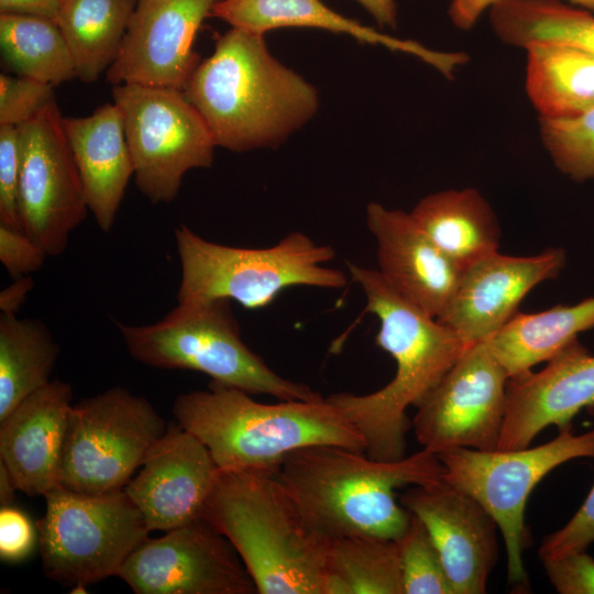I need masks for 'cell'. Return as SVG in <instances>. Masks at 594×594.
<instances>
[{"label": "cell", "instance_id": "12", "mask_svg": "<svg viewBox=\"0 0 594 594\" xmlns=\"http://www.w3.org/2000/svg\"><path fill=\"white\" fill-rule=\"evenodd\" d=\"M19 145L23 231L58 256L89 210L55 99L19 127Z\"/></svg>", "mask_w": 594, "mask_h": 594}, {"label": "cell", "instance_id": "22", "mask_svg": "<svg viewBox=\"0 0 594 594\" xmlns=\"http://www.w3.org/2000/svg\"><path fill=\"white\" fill-rule=\"evenodd\" d=\"M63 129L79 170L88 210L99 229L109 232L134 175L122 113L114 102L105 103L87 117H63Z\"/></svg>", "mask_w": 594, "mask_h": 594}, {"label": "cell", "instance_id": "7", "mask_svg": "<svg viewBox=\"0 0 594 594\" xmlns=\"http://www.w3.org/2000/svg\"><path fill=\"white\" fill-rule=\"evenodd\" d=\"M174 235L180 265L177 302L224 298L258 309L293 286L339 289L348 283L342 271L324 265L334 258L333 248L302 232L263 249L211 242L183 224Z\"/></svg>", "mask_w": 594, "mask_h": 594}, {"label": "cell", "instance_id": "28", "mask_svg": "<svg viewBox=\"0 0 594 594\" xmlns=\"http://www.w3.org/2000/svg\"><path fill=\"white\" fill-rule=\"evenodd\" d=\"M59 346L38 319L0 315V421L51 382Z\"/></svg>", "mask_w": 594, "mask_h": 594}, {"label": "cell", "instance_id": "20", "mask_svg": "<svg viewBox=\"0 0 594 594\" xmlns=\"http://www.w3.org/2000/svg\"><path fill=\"white\" fill-rule=\"evenodd\" d=\"M366 226L377 243L378 272L429 316L438 318L451 300L463 270L417 224L410 213L371 202Z\"/></svg>", "mask_w": 594, "mask_h": 594}, {"label": "cell", "instance_id": "11", "mask_svg": "<svg viewBox=\"0 0 594 594\" xmlns=\"http://www.w3.org/2000/svg\"><path fill=\"white\" fill-rule=\"evenodd\" d=\"M112 98L122 113L135 185L151 204L172 202L187 172L211 166L216 142L183 91L120 84Z\"/></svg>", "mask_w": 594, "mask_h": 594}, {"label": "cell", "instance_id": "10", "mask_svg": "<svg viewBox=\"0 0 594 594\" xmlns=\"http://www.w3.org/2000/svg\"><path fill=\"white\" fill-rule=\"evenodd\" d=\"M167 427L147 399L121 386L73 404L61 486L85 494L122 491Z\"/></svg>", "mask_w": 594, "mask_h": 594}, {"label": "cell", "instance_id": "3", "mask_svg": "<svg viewBox=\"0 0 594 594\" xmlns=\"http://www.w3.org/2000/svg\"><path fill=\"white\" fill-rule=\"evenodd\" d=\"M275 475L322 536L396 540L411 517L396 499V490L438 483L444 468L426 449L383 461L344 447L315 444L287 454Z\"/></svg>", "mask_w": 594, "mask_h": 594}, {"label": "cell", "instance_id": "36", "mask_svg": "<svg viewBox=\"0 0 594 594\" xmlns=\"http://www.w3.org/2000/svg\"><path fill=\"white\" fill-rule=\"evenodd\" d=\"M594 415V408L588 409ZM594 542V485L574 516L559 530L543 538L539 556L554 558L586 550Z\"/></svg>", "mask_w": 594, "mask_h": 594}, {"label": "cell", "instance_id": "15", "mask_svg": "<svg viewBox=\"0 0 594 594\" xmlns=\"http://www.w3.org/2000/svg\"><path fill=\"white\" fill-rule=\"evenodd\" d=\"M218 1L136 0L107 81L184 91L200 62L196 33Z\"/></svg>", "mask_w": 594, "mask_h": 594}, {"label": "cell", "instance_id": "38", "mask_svg": "<svg viewBox=\"0 0 594 594\" xmlns=\"http://www.w3.org/2000/svg\"><path fill=\"white\" fill-rule=\"evenodd\" d=\"M46 256L24 231L0 224V261L13 279L38 271Z\"/></svg>", "mask_w": 594, "mask_h": 594}, {"label": "cell", "instance_id": "30", "mask_svg": "<svg viewBox=\"0 0 594 594\" xmlns=\"http://www.w3.org/2000/svg\"><path fill=\"white\" fill-rule=\"evenodd\" d=\"M324 594H404L396 540L372 536L330 539Z\"/></svg>", "mask_w": 594, "mask_h": 594}, {"label": "cell", "instance_id": "9", "mask_svg": "<svg viewBox=\"0 0 594 594\" xmlns=\"http://www.w3.org/2000/svg\"><path fill=\"white\" fill-rule=\"evenodd\" d=\"M437 455L444 468L443 480L474 497L493 516L505 542L508 582L526 586L522 552L529 540L525 525L527 499L553 469L579 458L594 459V429L582 435L565 429L535 448H455Z\"/></svg>", "mask_w": 594, "mask_h": 594}, {"label": "cell", "instance_id": "19", "mask_svg": "<svg viewBox=\"0 0 594 594\" xmlns=\"http://www.w3.org/2000/svg\"><path fill=\"white\" fill-rule=\"evenodd\" d=\"M584 408H594V355L575 340L544 369L508 380L498 450L527 448L551 425L570 429Z\"/></svg>", "mask_w": 594, "mask_h": 594}, {"label": "cell", "instance_id": "37", "mask_svg": "<svg viewBox=\"0 0 594 594\" xmlns=\"http://www.w3.org/2000/svg\"><path fill=\"white\" fill-rule=\"evenodd\" d=\"M546 574L560 594H594V559L586 550L541 558Z\"/></svg>", "mask_w": 594, "mask_h": 594}, {"label": "cell", "instance_id": "33", "mask_svg": "<svg viewBox=\"0 0 594 594\" xmlns=\"http://www.w3.org/2000/svg\"><path fill=\"white\" fill-rule=\"evenodd\" d=\"M540 134L560 172L578 182L594 178V109L568 119H540Z\"/></svg>", "mask_w": 594, "mask_h": 594}, {"label": "cell", "instance_id": "34", "mask_svg": "<svg viewBox=\"0 0 594 594\" xmlns=\"http://www.w3.org/2000/svg\"><path fill=\"white\" fill-rule=\"evenodd\" d=\"M53 87L25 76L1 74L0 125L20 127L29 121L55 99Z\"/></svg>", "mask_w": 594, "mask_h": 594}, {"label": "cell", "instance_id": "2", "mask_svg": "<svg viewBox=\"0 0 594 594\" xmlns=\"http://www.w3.org/2000/svg\"><path fill=\"white\" fill-rule=\"evenodd\" d=\"M183 92L216 145L232 152L279 145L319 106L316 88L271 54L264 34L239 28L217 36Z\"/></svg>", "mask_w": 594, "mask_h": 594}, {"label": "cell", "instance_id": "32", "mask_svg": "<svg viewBox=\"0 0 594 594\" xmlns=\"http://www.w3.org/2000/svg\"><path fill=\"white\" fill-rule=\"evenodd\" d=\"M396 543L404 594H453L439 551L417 516L411 514Z\"/></svg>", "mask_w": 594, "mask_h": 594}, {"label": "cell", "instance_id": "13", "mask_svg": "<svg viewBox=\"0 0 594 594\" xmlns=\"http://www.w3.org/2000/svg\"><path fill=\"white\" fill-rule=\"evenodd\" d=\"M509 376L486 342L469 345L417 407V441L435 454L498 450Z\"/></svg>", "mask_w": 594, "mask_h": 594}, {"label": "cell", "instance_id": "14", "mask_svg": "<svg viewBox=\"0 0 594 594\" xmlns=\"http://www.w3.org/2000/svg\"><path fill=\"white\" fill-rule=\"evenodd\" d=\"M136 594H253L231 543L201 517L148 537L117 573Z\"/></svg>", "mask_w": 594, "mask_h": 594}, {"label": "cell", "instance_id": "18", "mask_svg": "<svg viewBox=\"0 0 594 594\" xmlns=\"http://www.w3.org/2000/svg\"><path fill=\"white\" fill-rule=\"evenodd\" d=\"M219 468L206 446L178 424L146 455L123 491L150 531H168L201 516Z\"/></svg>", "mask_w": 594, "mask_h": 594}, {"label": "cell", "instance_id": "24", "mask_svg": "<svg viewBox=\"0 0 594 594\" xmlns=\"http://www.w3.org/2000/svg\"><path fill=\"white\" fill-rule=\"evenodd\" d=\"M432 242L463 271L498 252L501 228L483 196L473 188L426 196L410 212Z\"/></svg>", "mask_w": 594, "mask_h": 594}, {"label": "cell", "instance_id": "1", "mask_svg": "<svg viewBox=\"0 0 594 594\" xmlns=\"http://www.w3.org/2000/svg\"><path fill=\"white\" fill-rule=\"evenodd\" d=\"M365 296V310L380 321L376 344L396 363L393 380L374 393H337L327 399L361 432L365 453L395 461L406 453L409 406L418 407L468 348L437 318L393 288L376 270L346 263Z\"/></svg>", "mask_w": 594, "mask_h": 594}, {"label": "cell", "instance_id": "8", "mask_svg": "<svg viewBox=\"0 0 594 594\" xmlns=\"http://www.w3.org/2000/svg\"><path fill=\"white\" fill-rule=\"evenodd\" d=\"M46 510L35 522L45 576L72 593L117 575L147 538L143 515L122 491L85 494L58 486L45 496Z\"/></svg>", "mask_w": 594, "mask_h": 594}, {"label": "cell", "instance_id": "29", "mask_svg": "<svg viewBox=\"0 0 594 594\" xmlns=\"http://www.w3.org/2000/svg\"><path fill=\"white\" fill-rule=\"evenodd\" d=\"M490 22L509 45L559 42L594 54V14L561 0H497L490 8Z\"/></svg>", "mask_w": 594, "mask_h": 594}, {"label": "cell", "instance_id": "16", "mask_svg": "<svg viewBox=\"0 0 594 594\" xmlns=\"http://www.w3.org/2000/svg\"><path fill=\"white\" fill-rule=\"evenodd\" d=\"M431 536L453 594H482L498 556L497 524L471 495L444 480L399 496Z\"/></svg>", "mask_w": 594, "mask_h": 594}, {"label": "cell", "instance_id": "21", "mask_svg": "<svg viewBox=\"0 0 594 594\" xmlns=\"http://www.w3.org/2000/svg\"><path fill=\"white\" fill-rule=\"evenodd\" d=\"M72 400V386L54 380L0 421V461L28 496H45L61 486Z\"/></svg>", "mask_w": 594, "mask_h": 594}, {"label": "cell", "instance_id": "35", "mask_svg": "<svg viewBox=\"0 0 594 594\" xmlns=\"http://www.w3.org/2000/svg\"><path fill=\"white\" fill-rule=\"evenodd\" d=\"M19 127L0 125V224L22 230Z\"/></svg>", "mask_w": 594, "mask_h": 594}, {"label": "cell", "instance_id": "23", "mask_svg": "<svg viewBox=\"0 0 594 594\" xmlns=\"http://www.w3.org/2000/svg\"><path fill=\"white\" fill-rule=\"evenodd\" d=\"M210 15L232 28L265 34L286 26L322 29L350 35L359 42L382 45L413 55L451 78L469 57L463 52H439L413 40H402L361 24L327 7L321 0H219Z\"/></svg>", "mask_w": 594, "mask_h": 594}, {"label": "cell", "instance_id": "31", "mask_svg": "<svg viewBox=\"0 0 594 594\" xmlns=\"http://www.w3.org/2000/svg\"><path fill=\"white\" fill-rule=\"evenodd\" d=\"M0 47L20 76L52 86L76 77L68 45L52 19L0 13Z\"/></svg>", "mask_w": 594, "mask_h": 594}, {"label": "cell", "instance_id": "27", "mask_svg": "<svg viewBox=\"0 0 594 594\" xmlns=\"http://www.w3.org/2000/svg\"><path fill=\"white\" fill-rule=\"evenodd\" d=\"M136 0H63L54 20L73 57L76 77L95 82L120 51Z\"/></svg>", "mask_w": 594, "mask_h": 594}, {"label": "cell", "instance_id": "41", "mask_svg": "<svg viewBox=\"0 0 594 594\" xmlns=\"http://www.w3.org/2000/svg\"><path fill=\"white\" fill-rule=\"evenodd\" d=\"M63 0H0L1 13L26 14L55 20Z\"/></svg>", "mask_w": 594, "mask_h": 594}, {"label": "cell", "instance_id": "40", "mask_svg": "<svg viewBox=\"0 0 594 594\" xmlns=\"http://www.w3.org/2000/svg\"><path fill=\"white\" fill-rule=\"evenodd\" d=\"M497 0H451L449 16L452 23L461 29H471L482 13L490 9ZM583 9L594 12V0H568Z\"/></svg>", "mask_w": 594, "mask_h": 594}, {"label": "cell", "instance_id": "4", "mask_svg": "<svg viewBox=\"0 0 594 594\" xmlns=\"http://www.w3.org/2000/svg\"><path fill=\"white\" fill-rule=\"evenodd\" d=\"M227 538L260 594H324L330 539L319 534L276 477L219 469L201 516Z\"/></svg>", "mask_w": 594, "mask_h": 594}, {"label": "cell", "instance_id": "42", "mask_svg": "<svg viewBox=\"0 0 594 594\" xmlns=\"http://www.w3.org/2000/svg\"><path fill=\"white\" fill-rule=\"evenodd\" d=\"M33 286L34 283L30 275L14 278V280L0 293L1 314L16 315V311L26 300Z\"/></svg>", "mask_w": 594, "mask_h": 594}, {"label": "cell", "instance_id": "5", "mask_svg": "<svg viewBox=\"0 0 594 594\" xmlns=\"http://www.w3.org/2000/svg\"><path fill=\"white\" fill-rule=\"evenodd\" d=\"M172 411L222 470L275 473L287 454L315 444L365 451L361 432L323 396L264 404L210 381L206 391L179 394Z\"/></svg>", "mask_w": 594, "mask_h": 594}, {"label": "cell", "instance_id": "43", "mask_svg": "<svg viewBox=\"0 0 594 594\" xmlns=\"http://www.w3.org/2000/svg\"><path fill=\"white\" fill-rule=\"evenodd\" d=\"M382 26L394 28L397 10L394 0H356Z\"/></svg>", "mask_w": 594, "mask_h": 594}, {"label": "cell", "instance_id": "39", "mask_svg": "<svg viewBox=\"0 0 594 594\" xmlns=\"http://www.w3.org/2000/svg\"><path fill=\"white\" fill-rule=\"evenodd\" d=\"M36 526L20 509L13 506L0 509V558L6 562L24 560L36 541Z\"/></svg>", "mask_w": 594, "mask_h": 594}, {"label": "cell", "instance_id": "17", "mask_svg": "<svg viewBox=\"0 0 594 594\" xmlns=\"http://www.w3.org/2000/svg\"><path fill=\"white\" fill-rule=\"evenodd\" d=\"M565 265V253L550 248L530 256L498 252L466 267L443 311L437 318L465 345L491 339L517 312L524 297L538 284L554 279Z\"/></svg>", "mask_w": 594, "mask_h": 594}, {"label": "cell", "instance_id": "44", "mask_svg": "<svg viewBox=\"0 0 594 594\" xmlns=\"http://www.w3.org/2000/svg\"><path fill=\"white\" fill-rule=\"evenodd\" d=\"M15 491H19L9 470L0 461V505L1 507L12 506Z\"/></svg>", "mask_w": 594, "mask_h": 594}, {"label": "cell", "instance_id": "26", "mask_svg": "<svg viewBox=\"0 0 594 594\" xmlns=\"http://www.w3.org/2000/svg\"><path fill=\"white\" fill-rule=\"evenodd\" d=\"M592 328L594 297L539 312H516L485 342L510 378L549 361Z\"/></svg>", "mask_w": 594, "mask_h": 594}, {"label": "cell", "instance_id": "25", "mask_svg": "<svg viewBox=\"0 0 594 594\" xmlns=\"http://www.w3.org/2000/svg\"><path fill=\"white\" fill-rule=\"evenodd\" d=\"M526 91L540 119H568L594 109V54L559 42H532Z\"/></svg>", "mask_w": 594, "mask_h": 594}, {"label": "cell", "instance_id": "6", "mask_svg": "<svg viewBox=\"0 0 594 594\" xmlns=\"http://www.w3.org/2000/svg\"><path fill=\"white\" fill-rule=\"evenodd\" d=\"M116 326L130 355L142 364L201 372L211 381L279 400L321 397L275 373L244 343L229 299L177 302L156 322Z\"/></svg>", "mask_w": 594, "mask_h": 594}]
</instances>
